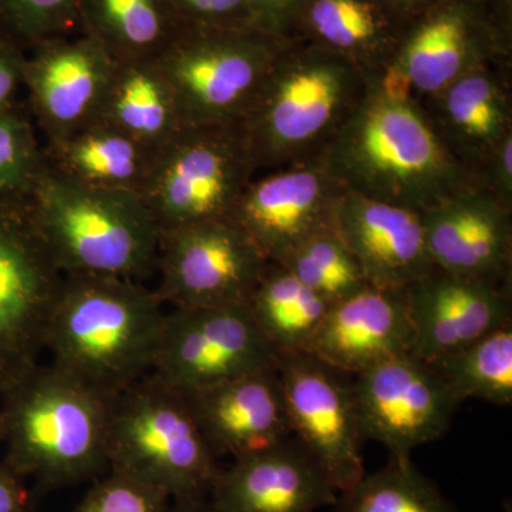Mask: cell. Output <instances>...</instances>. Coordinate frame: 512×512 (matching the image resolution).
I'll use <instances>...</instances> for the list:
<instances>
[{
    "mask_svg": "<svg viewBox=\"0 0 512 512\" xmlns=\"http://www.w3.org/2000/svg\"><path fill=\"white\" fill-rule=\"evenodd\" d=\"M323 158L345 190L419 212L476 184L436 136L419 101L387 89L382 77Z\"/></svg>",
    "mask_w": 512,
    "mask_h": 512,
    "instance_id": "cell-1",
    "label": "cell"
},
{
    "mask_svg": "<svg viewBox=\"0 0 512 512\" xmlns=\"http://www.w3.org/2000/svg\"><path fill=\"white\" fill-rule=\"evenodd\" d=\"M164 306L144 282L64 275L46 332L50 365L111 399L153 370Z\"/></svg>",
    "mask_w": 512,
    "mask_h": 512,
    "instance_id": "cell-2",
    "label": "cell"
},
{
    "mask_svg": "<svg viewBox=\"0 0 512 512\" xmlns=\"http://www.w3.org/2000/svg\"><path fill=\"white\" fill-rule=\"evenodd\" d=\"M380 77L306 40H289L241 123L258 174L325 156Z\"/></svg>",
    "mask_w": 512,
    "mask_h": 512,
    "instance_id": "cell-3",
    "label": "cell"
},
{
    "mask_svg": "<svg viewBox=\"0 0 512 512\" xmlns=\"http://www.w3.org/2000/svg\"><path fill=\"white\" fill-rule=\"evenodd\" d=\"M5 464L45 487L83 483L109 470V400L52 365L0 394Z\"/></svg>",
    "mask_w": 512,
    "mask_h": 512,
    "instance_id": "cell-4",
    "label": "cell"
},
{
    "mask_svg": "<svg viewBox=\"0 0 512 512\" xmlns=\"http://www.w3.org/2000/svg\"><path fill=\"white\" fill-rule=\"evenodd\" d=\"M29 204L64 275L144 282L156 274L161 232L137 192L84 187L46 164Z\"/></svg>",
    "mask_w": 512,
    "mask_h": 512,
    "instance_id": "cell-5",
    "label": "cell"
},
{
    "mask_svg": "<svg viewBox=\"0 0 512 512\" xmlns=\"http://www.w3.org/2000/svg\"><path fill=\"white\" fill-rule=\"evenodd\" d=\"M217 460L183 394L151 373L109 400V470L153 485L171 501L207 500Z\"/></svg>",
    "mask_w": 512,
    "mask_h": 512,
    "instance_id": "cell-6",
    "label": "cell"
},
{
    "mask_svg": "<svg viewBox=\"0 0 512 512\" xmlns=\"http://www.w3.org/2000/svg\"><path fill=\"white\" fill-rule=\"evenodd\" d=\"M289 40L256 28L181 30L157 60L183 126H239Z\"/></svg>",
    "mask_w": 512,
    "mask_h": 512,
    "instance_id": "cell-7",
    "label": "cell"
},
{
    "mask_svg": "<svg viewBox=\"0 0 512 512\" xmlns=\"http://www.w3.org/2000/svg\"><path fill=\"white\" fill-rule=\"evenodd\" d=\"M256 174L241 124L183 127L157 151L140 197L163 235L228 220Z\"/></svg>",
    "mask_w": 512,
    "mask_h": 512,
    "instance_id": "cell-8",
    "label": "cell"
},
{
    "mask_svg": "<svg viewBox=\"0 0 512 512\" xmlns=\"http://www.w3.org/2000/svg\"><path fill=\"white\" fill-rule=\"evenodd\" d=\"M63 281L29 198L0 202V394L40 365Z\"/></svg>",
    "mask_w": 512,
    "mask_h": 512,
    "instance_id": "cell-9",
    "label": "cell"
},
{
    "mask_svg": "<svg viewBox=\"0 0 512 512\" xmlns=\"http://www.w3.org/2000/svg\"><path fill=\"white\" fill-rule=\"evenodd\" d=\"M487 64L512 67L507 26L484 0H440L403 29L382 83L420 100Z\"/></svg>",
    "mask_w": 512,
    "mask_h": 512,
    "instance_id": "cell-10",
    "label": "cell"
},
{
    "mask_svg": "<svg viewBox=\"0 0 512 512\" xmlns=\"http://www.w3.org/2000/svg\"><path fill=\"white\" fill-rule=\"evenodd\" d=\"M279 353L247 305L174 308L165 315L151 375L180 394L276 369Z\"/></svg>",
    "mask_w": 512,
    "mask_h": 512,
    "instance_id": "cell-11",
    "label": "cell"
},
{
    "mask_svg": "<svg viewBox=\"0 0 512 512\" xmlns=\"http://www.w3.org/2000/svg\"><path fill=\"white\" fill-rule=\"evenodd\" d=\"M269 261L231 218L161 235L156 292L171 309L247 305Z\"/></svg>",
    "mask_w": 512,
    "mask_h": 512,
    "instance_id": "cell-12",
    "label": "cell"
},
{
    "mask_svg": "<svg viewBox=\"0 0 512 512\" xmlns=\"http://www.w3.org/2000/svg\"><path fill=\"white\" fill-rule=\"evenodd\" d=\"M279 382L292 436L322 468L338 493L365 476L362 429L346 373L308 352L278 357Z\"/></svg>",
    "mask_w": 512,
    "mask_h": 512,
    "instance_id": "cell-13",
    "label": "cell"
},
{
    "mask_svg": "<svg viewBox=\"0 0 512 512\" xmlns=\"http://www.w3.org/2000/svg\"><path fill=\"white\" fill-rule=\"evenodd\" d=\"M352 389L363 439L396 458L440 440L460 406L437 370L413 355L369 367L355 375Z\"/></svg>",
    "mask_w": 512,
    "mask_h": 512,
    "instance_id": "cell-14",
    "label": "cell"
},
{
    "mask_svg": "<svg viewBox=\"0 0 512 512\" xmlns=\"http://www.w3.org/2000/svg\"><path fill=\"white\" fill-rule=\"evenodd\" d=\"M343 185L325 158L256 174L232 211L269 262L282 264L306 239L333 227Z\"/></svg>",
    "mask_w": 512,
    "mask_h": 512,
    "instance_id": "cell-15",
    "label": "cell"
},
{
    "mask_svg": "<svg viewBox=\"0 0 512 512\" xmlns=\"http://www.w3.org/2000/svg\"><path fill=\"white\" fill-rule=\"evenodd\" d=\"M407 295L414 328L412 355L430 365L512 325L511 284L433 268L407 288Z\"/></svg>",
    "mask_w": 512,
    "mask_h": 512,
    "instance_id": "cell-16",
    "label": "cell"
},
{
    "mask_svg": "<svg viewBox=\"0 0 512 512\" xmlns=\"http://www.w3.org/2000/svg\"><path fill=\"white\" fill-rule=\"evenodd\" d=\"M433 268L481 281L511 284L512 207L468 185L423 212Z\"/></svg>",
    "mask_w": 512,
    "mask_h": 512,
    "instance_id": "cell-17",
    "label": "cell"
},
{
    "mask_svg": "<svg viewBox=\"0 0 512 512\" xmlns=\"http://www.w3.org/2000/svg\"><path fill=\"white\" fill-rule=\"evenodd\" d=\"M339 493L295 437L234 458L207 497L210 512H315Z\"/></svg>",
    "mask_w": 512,
    "mask_h": 512,
    "instance_id": "cell-18",
    "label": "cell"
},
{
    "mask_svg": "<svg viewBox=\"0 0 512 512\" xmlns=\"http://www.w3.org/2000/svg\"><path fill=\"white\" fill-rule=\"evenodd\" d=\"M414 328L407 289L366 285L332 303L306 352L346 375L412 355Z\"/></svg>",
    "mask_w": 512,
    "mask_h": 512,
    "instance_id": "cell-19",
    "label": "cell"
},
{
    "mask_svg": "<svg viewBox=\"0 0 512 512\" xmlns=\"http://www.w3.org/2000/svg\"><path fill=\"white\" fill-rule=\"evenodd\" d=\"M116 63L92 37L46 43L23 63V82L46 143L72 136L99 119Z\"/></svg>",
    "mask_w": 512,
    "mask_h": 512,
    "instance_id": "cell-20",
    "label": "cell"
},
{
    "mask_svg": "<svg viewBox=\"0 0 512 512\" xmlns=\"http://www.w3.org/2000/svg\"><path fill=\"white\" fill-rule=\"evenodd\" d=\"M333 228L355 256L369 285L407 289L433 269L423 212L345 190Z\"/></svg>",
    "mask_w": 512,
    "mask_h": 512,
    "instance_id": "cell-21",
    "label": "cell"
},
{
    "mask_svg": "<svg viewBox=\"0 0 512 512\" xmlns=\"http://www.w3.org/2000/svg\"><path fill=\"white\" fill-rule=\"evenodd\" d=\"M511 72L512 67L487 64L417 100L436 136L473 180L512 133Z\"/></svg>",
    "mask_w": 512,
    "mask_h": 512,
    "instance_id": "cell-22",
    "label": "cell"
},
{
    "mask_svg": "<svg viewBox=\"0 0 512 512\" xmlns=\"http://www.w3.org/2000/svg\"><path fill=\"white\" fill-rule=\"evenodd\" d=\"M183 396L217 458L247 456L292 437L276 369Z\"/></svg>",
    "mask_w": 512,
    "mask_h": 512,
    "instance_id": "cell-23",
    "label": "cell"
},
{
    "mask_svg": "<svg viewBox=\"0 0 512 512\" xmlns=\"http://www.w3.org/2000/svg\"><path fill=\"white\" fill-rule=\"evenodd\" d=\"M402 32L380 0H306L293 37L380 77L393 62Z\"/></svg>",
    "mask_w": 512,
    "mask_h": 512,
    "instance_id": "cell-24",
    "label": "cell"
},
{
    "mask_svg": "<svg viewBox=\"0 0 512 512\" xmlns=\"http://www.w3.org/2000/svg\"><path fill=\"white\" fill-rule=\"evenodd\" d=\"M156 154L99 120L45 147L47 167L60 177L84 187L137 194L146 184Z\"/></svg>",
    "mask_w": 512,
    "mask_h": 512,
    "instance_id": "cell-25",
    "label": "cell"
},
{
    "mask_svg": "<svg viewBox=\"0 0 512 512\" xmlns=\"http://www.w3.org/2000/svg\"><path fill=\"white\" fill-rule=\"evenodd\" d=\"M97 120L156 151L184 127L157 59L116 63Z\"/></svg>",
    "mask_w": 512,
    "mask_h": 512,
    "instance_id": "cell-26",
    "label": "cell"
},
{
    "mask_svg": "<svg viewBox=\"0 0 512 512\" xmlns=\"http://www.w3.org/2000/svg\"><path fill=\"white\" fill-rule=\"evenodd\" d=\"M92 39L116 62L158 59L183 30L170 0H77Z\"/></svg>",
    "mask_w": 512,
    "mask_h": 512,
    "instance_id": "cell-27",
    "label": "cell"
},
{
    "mask_svg": "<svg viewBox=\"0 0 512 512\" xmlns=\"http://www.w3.org/2000/svg\"><path fill=\"white\" fill-rule=\"evenodd\" d=\"M247 308L279 355L306 352L330 303L302 284L284 265L269 262Z\"/></svg>",
    "mask_w": 512,
    "mask_h": 512,
    "instance_id": "cell-28",
    "label": "cell"
},
{
    "mask_svg": "<svg viewBox=\"0 0 512 512\" xmlns=\"http://www.w3.org/2000/svg\"><path fill=\"white\" fill-rule=\"evenodd\" d=\"M430 365V363H429ZM458 403L468 399L512 403V325L488 333L431 365Z\"/></svg>",
    "mask_w": 512,
    "mask_h": 512,
    "instance_id": "cell-29",
    "label": "cell"
},
{
    "mask_svg": "<svg viewBox=\"0 0 512 512\" xmlns=\"http://www.w3.org/2000/svg\"><path fill=\"white\" fill-rule=\"evenodd\" d=\"M335 507L336 512H457L410 457H390L386 467L340 493Z\"/></svg>",
    "mask_w": 512,
    "mask_h": 512,
    "instance_id": "cell-30",
    "label": "cell"
},
{
    "mask_svg": "<svg viewBox=\"0 0 512 512\" xmlns=\"http://www.w3.org/2000/svg\"><path fill=\"white\" fill-rule=\"evenodd\" d=\"M281 265L330 305L369 285L333 227L306 239Z\"/></svg>",
    "mask_w": 512,
    "mask_h": 512,
    "instance_id": "cell-31",
    "label": "cell"
},
{
    "mask_svg": "<svg viewBox=\"0 0 512 512\" xmlns=\"http://www.w3.org/2000/svg\"><path fill=\"white\" fill-rule=\"evenodd\" d=\"M46 168L45 148L29 121L0 114V198L28 200Z\"/></svg>",
    "mask_w": 512,
    "mask_h": 512,
    "instance_id": "cell-32",
    "label": "cell"
},
{
    "mask_svg": "<svg viewBox=\"0 0 512 512\" xmlns=\"http://www.w3.org/2000/svg\"><path fill=\"white\" fill-rule=\"evenodd\" d=\"M171 498L153 485L109 470L74 512H168Z\"/></svg>",
    "mask_w": 512,
    "mask_h": 512,
    "instance_id": "cell-33",
    "label": "cell"
},
{
    "mask_svg": "<svg viewBox=\"0 0 512 512\" xmlns=\"http://www.w3.org/2000/svg\"><path fill=\"white\" fill-rule=\"evenodd\" d=\"M183 29L254 28L248 0H170Z\"/></svg>",
    "mask_w": 512,
    "mask_h": 512,
    "instance_id": "cell-34",
    "label": "cell"
},
{
    "mask_svg": "<svg viewBox=\"0 0 512 512\" xmlns=\"http://www.w3.org/2000/svg\"><path fill=\"white\" fill-rule=\"evenodd\" d=\"M20 25L32 35L47 36L77 10V0H5Z\"/></svg>",
    "mask_w": 512,
    "mask_h": 512,
    "instance_id": "cell-35",
    "label": "cell"
},
{
    "mask_svg": "<svg viewBox=\"0 0 512 512\" xmlns=\"http://www.w3.org/2000/svg\"><path fill=\"white\" fill-rule=\"evenodd\" d=\"M306 0H248L252 26L268 35L293 39Z\"/></svg>",
    "mask_w": 512,
    "mask_h": 512,
    "instance_id": "cell-36",
    "label": "cell"
},
{
    "mask_svg": "<svg viewBox=\"0 0 512 512\" xmlns=\"http://www.w3.org/2000/svg\"><path fill=\"white\" fill-rule=\"evenodd\" d=\"M476 184L512 207V133L500 141L476 174Z\"/></svg>",
    "mask_w": 512,
    "mask_h": 512,
    "instance_id": "cell-37",
    "label": "cell"
},
{
    "mask_svg": "<svg viewBox=\"0 0 512 512\" xmlns=\"http://www.w3.org/2000/svg\"><path fill=\"white\" fill-rule=\"evenodd\" d=\"M0 512H32L25 480L0 463Z\"/></svg>",
    "mask_w": 512,
    "mask_h": 512,
    "instance_id": "cell-38",
    "label": "cell"
},
{
    "mask_svg": "<svg viewBox=\"0 0 512 512\" xmlns=\"http://www.w3.org/2000/svg\"><path fill=\"white\" fill-rule=\"evenodd\" d=\"M20 82H23V63L0 53V114L8 113Z\"/></svg>",
    "mask_w": 512,
    "mask_h": 512,
    "instance_id": "cell-39",
    "label": "cell"
},
{
    "mask_svg": "<svg viewBox=\"0 0 512 512\" xmlns=\"http://www.w3.org/2000/svg\"><path fill=\"white\" fill-rule=\"evenodd\" d=\"M437 2L440 0H380V3L396 20L397 25L402 26V29L406 28L414 19L419 18L421 13L436 5Z\"/></svg>",
    "mask_w": 512,
    "mask_h": 512,
    "instance_id": "cell-40",
    "label": "cell"
},
{
    "mask_svg": "<svg viewBox=\"0 0 512 512\" xmlns=\"http://www.w3.org/2000/svg\"><path fill=\"white\" fill-rule=\"evenodd\" d=\"M168 512H210L207 500H174Z\"/></svg>",
    "mask_w": 512,
    "mask_h": 512,
    "instance_id": "cell-41",
    "label": "cell"
}]
</instances>
